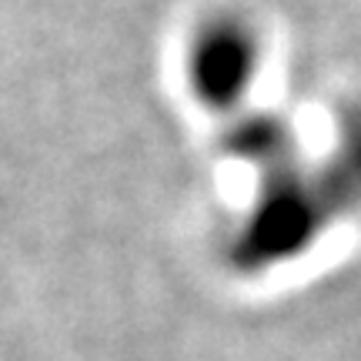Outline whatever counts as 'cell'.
<instances>
[{"label":"cell","instance_id":"1","mask_svg":"<svg viewBox=\"0 0 361 361\" xmlns=\"http://www.w3.org/2000/svg\"><path fill=\"white\" fill-rule=\"evenodd\" d=\"M261 67V40L247 20L221 13L191 37L188 84L207 111H231L245 101Z\"/></svg>","mask_w":361,"mask_h":361}]
</instances>
